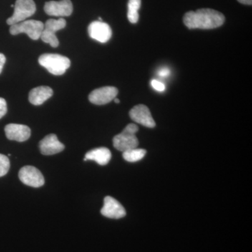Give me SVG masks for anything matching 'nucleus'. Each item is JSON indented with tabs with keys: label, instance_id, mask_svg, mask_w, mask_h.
I'll use <instances>...</instances> for the list:
<instances>
[{
	"label": "nucleus",
	"instance_id": "f257e3e1",
	"mask_svg": "<svg viewBox=\"0 0 252 252\" xmlns=\"http://www.w3.org/2000/svg\"><path fill=\"white\" fill-rule=\"evenodd\" d=\"M183 21L189 29L212 30L221 26L225 16L215 9H200L187 12Z\"/></svg>",
	"mask_w": 252,
	"mask_h": 252
},
{
	"label": "nucleus",
	"instance_id": "f03ea898",
	"mask_svg": "<svg viewBox=\"0 0 252 252\" xmlns=\"http://www.w3.org/2000/svg\"><path fill=\"white\" fill-rule=\"evenodd\" d=\"M139 130L138 127L134 124H128L124 130L113 139V144L117 150L124 152L130 149L137 148L139 141L135 134Z\"/></svg>",
	"mask_w": 252,
	"mask_h": 252
},
{
	"label": "nucleus",
	"instance_id": "7ed1b4c3",
	"mask_svg": "<svg viewBox=\"0 0 252 252\" xmlns=\"http://www.w3.org/2000/svg\"><path fill=\"white\" fill-rule=\"evenodd\" d=\"M40 65L46 68L51 74L62 75L70 67V60L59 54H45L39 58Z\"/></svg>",
	"mask_w": 252,
	"mask_h": 252
},
{
	"label": "nucleus",
	"instance_id": "20e7f679",
	"mask_svg": "<svg viewBox=\"0 0 252 252\" xmlns=\"http://www.w3.org/2000/svg\"><path fill=\"white\" fill-rule=\"evenodd\" d=\"M44 28V24L41 21L28 20L11 26L9 32L12 35L26 33L33 40H38L40 39Z\"/></svg>",
	"mask_w": 252,
	"mask_h": 252
},
{
	"label": "nucleus",
	"instance_id": "39448f33",
	"mask_svg": "<svg viewBox=\"0 0 252 252\" xmlns=\"http://www.w3.org/2000/svg\"><path fill=\"white\" fill-rule=\"evenodd\" d=\"M36 12V5L33 0H16L14 4V12L6 23L9 26L26 21Z\"/></svg>",
	"mask_w": 252,
	"mask_h": 252
},
{
	"label": "nucleus",
	"instance_id": "423d86ee",
	"mask_svg": "<svg viewBox=\"0 0 252 252\" xmlns=\"http://www.w3.org/2000/svg\"><path fill=\"white\" fill-rule=\"evenodd\" d=\"M65 26L66 21L64 18L48 20L44 24V30L41 33V40L46 44H49L52 47H58L59 46V41L56 35V32L63 29Z\"/></svg>",
	"mask_w": 252,
	"mask_h": 252
},
{
	"label": "nucleus",
	"instance_id": "0eeeda50",
	"mask_svg": "<svg viewBox=\"0 0 252 252\" xmlns=\"http://www.w3.org/2000/svg\"><path fill=\"white\" fill-rule=\"evenodd\" d=\"M18 177L24 185L34 188L42 187L45 182L41 172L33 166L22 167L18 173Z\"/></svg>",
	"mask_w": 252,
	"mask_h": 252
},
{
	"label": "nucleus",
	"instance_id": "6e6552de",
	"mask_svg": "<svg viewBox=\"0 0 252 252\" xmlns=\"http://www.w3.org/2000/svg\"><path fill=\"white\" fill-rule=\"evenodd\" d=\"M118 89L113 86H105L95 89L89 96L91 103L97 105H103L114 100L118 94Z\"/></svg>",
	"mask_w": 252,
	"mask_h": 252
},
{
	"label": "nucleus",
	"instance_id": "1a4fd4ad",
	"mask_svg": "<svg viewBox=\"0 0 252 252\" xmlns=\"http://www.w3.org/2000/svg\"><path fill=\"white\" fill-rule=\"evenodd\" d=\"M44 11L49 16H69L72 14V3L70 0L47 1L44 5Z\"/></svg>",
	"mask_w": 252,
	"mask_h": 252
},
{
	"label": "nucleus",
	"instance_id": "9d476101",
	"mask_svg": "<svg viewBox=\"0 0 252 252\" xmlns=\"http://www.w3.org/2000/svg\"><path fill=\"white\" fill-rule=\"evenodd\" d=\"M88 32L91 38L100 43H107L112 35L110 26L102 21H96L91 23L88 28Z\"/></svg>",
	"mask_w": 252,
	"mask_h": 252
},
{
	"label": "nucleus",
	"instance_id": "9b49d317",
	"mask_svg": "<svg viewBox=\"0 0 252 252\" xmlns=\"http://www.w3.org/2000/svg\"><path fill=\"white\" fill-rule=\"evenodd\" d=\"M129 114L131 119L137 124L150 128H153L156 126L155 121L152 117L150 110L144 104L135 106L131 109Z\"/></svg>",
	"mask_w": 252,
	"mask_h": 252
},
{
	"label": "nucleus",
	"instance_id": "f8f14e48",
	"mask_svg": "<svg viewBox=\"0 0 252 252\" xmlns=\"http://www.w3.org/2000/svg\"><path fill=\"white\" fill-rule=\"evenodd\" d=\"M101 214L109 219L123 218L126 215V212L122 204L111 196L104 199V206L101 210Z\"/></svg>",
	"mask_w": 252,
	"mask_h": 252
},
{
	"label": "nucleus",
	"instance_id": "ddd939ff",
	"mask_svg": "<svg viewBox=\"0 0 252 252\" xmlns=\"http://www.w3.org/2000/svg\"><path fill=\"white\" fill-rule=\"evenodd\" d=\"M5 134L9 140L22 142L31 137V128L21 124H10L5 126Z\"/></svg>",
	"mask_w": 252,
	"mask_h": 252
},
{
	"label": "nucleus",
	"instance_id": "4468645a",
	"mask_svg": "<svg viewBox=\"0 0 252 252\" xmlns=\"http://www.w3.org/2000/svg\"><path fill=\"white\" fill-rule=\"evenodd\" d=\"M64 149V144L61 143L55 134L46 135L39 142V149L43 155H54L63 152Z\"/></svg>",
	"mask_w": 252,
	"mask_h": 252
},
{
	"label": "nucleus",
	"instance_id": "2eb2a0df",
	"mask_svg": "<svg viewBox=\"0 0 252 252\" xmlns=\"http://www.w3.org/2000/svg\"><path fill=\"white\" fill-rule=\"evenodd\" d=\"M54 91L49 86H39L32 89L29 94V101L34 105H41L53 95Z\"/></svg>",
	"mask_w": 252,
	"mask_h": 252
},
{
	"label": "nucleus",
	"instance_id": "dca6fc26",
	"mask_svg": "<svg viewBox=\"0 0 252 252\" xmlns=\"http://www.w3.org/2000/svg\"><path fill=\"white\" fill-rule=\"evenodd\" d=\"M85 158L87 160H94L99 165H105L110 161L112 154L109 149L106 147H99L88 152Z\"/></svg>",
	"mask_w": 252,
	"mask_h": 252
},
{
	"label": "nucleus",
	"instance_id": "f3484780",
	"mask_svg": "<svg viewBox=\"0 0 252 252\" xmlns=\"http://www.w3.org/2000/svg\"><path fill=\"white\" fill-rule=\"evenodd\" d=\"M141 0H129L127 4V18L132 24L139 21V9H140Z\"/></svg>",
	"mask_w": 252,
	"mask_h": 252
},
{
	"label": "nucleus",
	"instance_id": "a211bd4d",
	"mask_svg": "<svg viewBox=\"0 0 252 252\" xmlns=\"http://www.w3.org/2000/svg\"><path fill=\"white\" fill-rule=\"evenodd\" d=\"M147 154V151L142 149H132L123 152V157L126 161L135 162L142 160Z\"/></svg>",
	"mask_w": 252,
	"mask_h": 252
},
{
	"label": "nucleus",
	"instance_id": "6ab92c4d",
	"mask_svg": "<svg viewBox=\"0 0 252 252\" xmlns=\"http://www.w3.org/2000/svg\"><path fill=\"white\" fill-rule=\"evenodd\" d=\"M10 161L6 156L0 154V177L6 175L9 172Z\"/></svg>",
	"mask_w": 252,
	"mask_h": 252
},
{
	"label": "nucleus",
	"instance_id": "aec40b11",
	"mask_svg": "<svg viewBox=\"0 0 252 252\" xmlns=\"http://www.w3.org/2000/svg\"><path fill=\"white\" fill-rule=\"evenodd\" d=\"M151 84L156 91H159V92H163L165 90V84H162L160 81L153 79L151 81Z\"/></svg>",
	"mask_w": 252,
	"mask_h": 252
},
{
	"label": "nucleus",
	"instance_id": "412c9836",
	"mask_svg": "<svg viewBox=\"0 0 252 252\" xmlns=\"http://www.w3.org/2000/svg\"><path fill=\"white\" fill-rule=\"evenodd\" d=\"M7 112V105L6 100L2 97H0V119H1Z\"/></svg>",
	"mask_w": 252,
	"mask_h": 252
},
{
	"label": "nucleus",
	"instance_id": "4be33fe9",
	"mask_svg": "<svg viewBox=\"0 0 252 252\" xmlns=\"http://www.w3.org/2000/svg\"><path fill=\"white\" fill-rule=\"evenodd\" d=\"M170 71L167 67H163L160 69L158 72V75L162 77H166L170 75Z\"/></svg>",
	"mask_w": 252,
	"mask_h": 252
},
{
	"label": "nucleus",
	"instance_id": "5701e85b",
	"mask_svg": "<svg viewBox=\"0 0 252 252\" xmlns=\"http://www.w3.org/2000/svg\"><path fill=\"white\" fill-rule=\"evenodd\" d=\"M5 63H6V57H5L4 54H0V74L2 71Z\"/></svg>",
	"mask_w": 252,
	"mask_h": 252
},
{
	"label": "nucleus",
	"instance_id": "b1692460",
	"mask_svg": "<svg viewBox=\"0 0 252 252\" xmlns=\"http://www.w3.org/2000/svg\"><path fill=\"white\" fill-rule=\"evenodd\" d=\"M239 2L243 4L252 5V0H237Z\"/></svg>",
	"mask_w": 252,
	"mask_h": 252
},
{
	"label": "nucleus",
	"instance_id": "393cba45",
	"mask_svg": "<svg viewBox=\"0 0 252 252\" xmlns=\"http://www.w3.org/2000/svg\"><path fill=\"white\" fill-rule=\"evenodd\" d=\"M114 102H115V103H117V104L120 103V100H119V99L114 98Z\"/></svg>",
	"mask_w": 252,
	"mask_h": 252
},
{
	"label": "nucleus",
	"instance_id": "a878e982",
	"mask_svg": "<svg viewBox=\"0 0 252 252\" xmlns=\"http://www.w3.org/2000/svg\"><path fill=\"white\" fill-rule=\"evenodd\" d=\"M11 7L14 8V5H11Z\"/></svg>",
	"mask_w": 252,
	"mask_h": 252
}]
</instances>
